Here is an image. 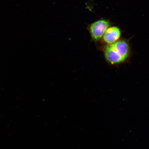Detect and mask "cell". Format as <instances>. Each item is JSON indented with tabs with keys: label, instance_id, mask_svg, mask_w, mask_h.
Returning a JSON list of instances; mask_svg holds the SVG:
<instances>
[{
	"label": "cell",
	"instance_id": "cell-1",
	"mask_svg": "<svg viewBox=\"0 0 149 149\" xmlns=\"http://www.w3.org/2000/svg\"><path fill=\"white\" fill-rule=\"evenodd\" d=\"M98 47L103 54L106 62L113 66L126 62L131 52L129 42L125 39L121 38L114 43Z\"/></svg>",
	"mask_w": 149,
	"mask_h": 149
},
{
	"label": "cell",
	"instance_id": "cell-2",
	"mask_svg": "<svg viewBox=\"0 0 149 149\" xmlns=\"http://www.w3.org/2000/svg\"><path fill=\"white\" fill-rule=\"evenodd\" d=\"M113 24L110 20L102 18L89 24L87 29L92 41L99 43L106 31Z\"/></svg>",
	"mask_w": 149,
	"mask_h": 149
},
{
	"label": "cell",
	"instance_id": "cell-3",
	"mask_svg": "<svg viewBox=\"0 0 149 149\" xmlns=\"http://www.w3.org/2000/svg\"><path fill=\"white\" fill-rule=\"evenodd\" d=\"M122 31L118 26L111 25L106 31L99 43L98 47L109 45L120 40L122 36Z\"/></svg>",
	"mask_w": 149,
	"mask_h": 149
}]
</instances>
